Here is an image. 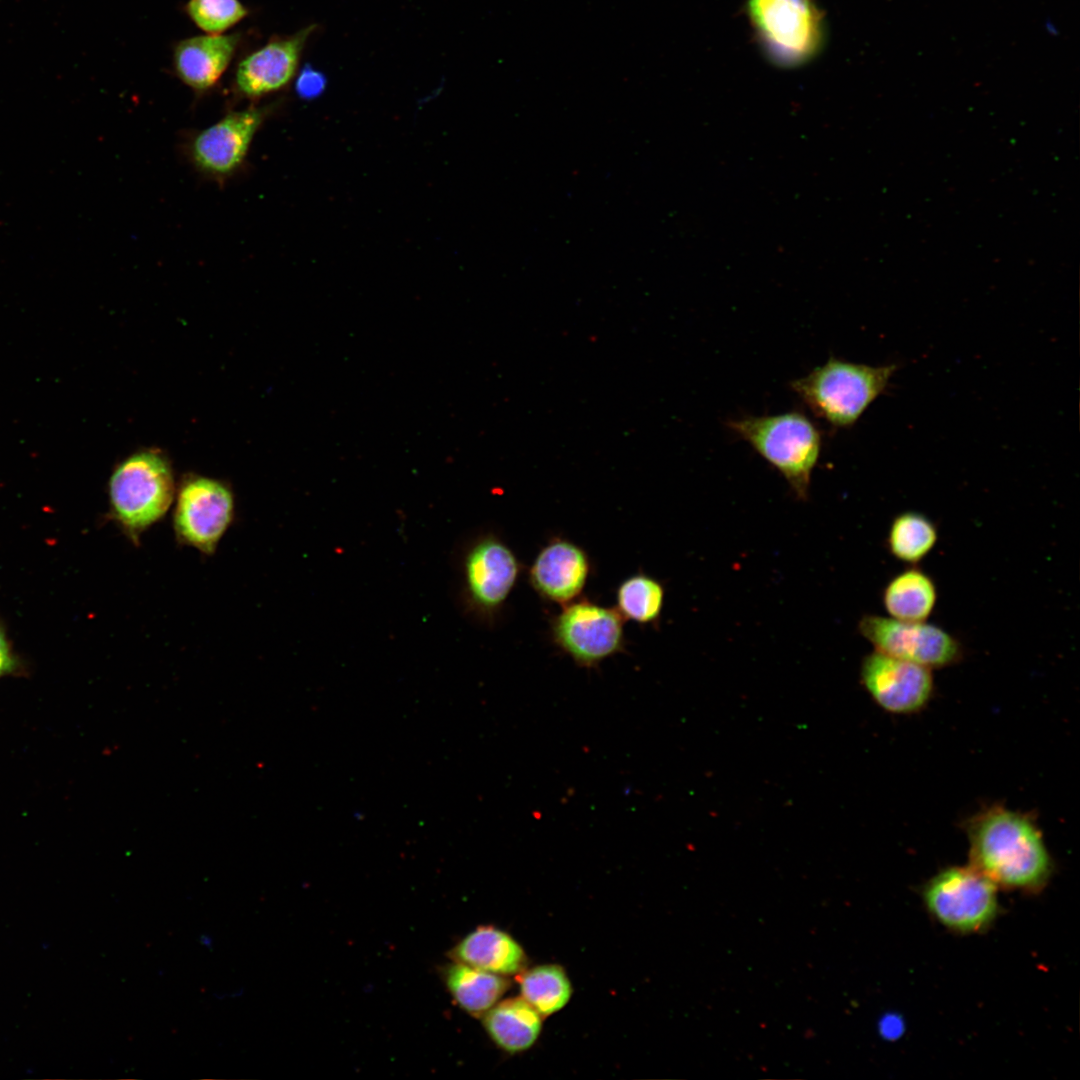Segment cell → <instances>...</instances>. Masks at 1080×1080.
Here are the masks:
<instances>
[{"label":"cell","mask_w":1080,"mask_h":1080,"mask_svg":"<svg viewBox=\"0 0 1080 1080\" xmlns=\"http://www.w3.org/2000/svg\"><path fill=\"white\" fill-rule=\"evenodd\" d=\"M326 86L325 76L318 70L306 65L296 80V91L304 99L319 96Z\"/></svg>","instance_id":"25"},{"label":"cell","mask_w":1080,"mask_h":1080,"mask_svg":"<svg viewBox=\"0 0 1080 1080\" xmlns=\"http://www.w3.org/2000/svg\"><path fill=\"white\" fill-rule=\"evenodd\" d=\"M443 976L455 1002L473 1017H482L510 987L503 975L455 961L446 966Z\"/></svg>","instance_id":"18"},{"label":"cell","mask_w":1080,"mask_h":1080,"mask_svg":"<svg viewBox=\"0 0 1080 1080\" xmlns=\"http://www.w3.org/2000/svg\"><path fill=\"white\" fill-rule=\"evenodd\" d=\"M967 832L971 866L996 886L1033 891L1047 882L1051 858L1030 817L994 806L973 817Z\"/></svg>","instance_id":"1"},{"label":"cell","mask_w":1080,"mask_h":1080,"mask_svg":"<svg viewBox=\"0 0 1080 1080\" xmlns=\"http://www.w3.org/2000/svg\"><path fill=\"white\" fill-rule=\"evenodd\" d=\"M541 1015L522 997L497 1002L483 1016V1025L494 1043L515 1053L530 1048L542 1026Z\"/></svg>","instance_id":"17"},{"label":"cell","mask_w":1080,"mask_h":1080,"mask_svg":"<svg viewBox=\"0 0 1080 1080\" xmlns=\"http://www.w3.org/2000/svg\"><path fill=\"white\" fill-rule=\"evenodd\" d=\"M747 12L763 51L778 66L805 64L823 47L824 20L814 0H748Z\"/></svg>","instance_id":"5"},{"label":"cell","mask_w":1080,"mask_h":1080,"mask_svg":"<svg viewBox=\"0 0 1080 1080\" xmlns=\"http://www.w3.org/2000/svg\"><path fill=\"white\" fill-rule=\"evenodd\" d=\"M239 41V34H208L181 40L173 52L177 76L198 92L212 88L229 66Z\"/></svg>","instance_id":"15"},{"label":"cell","mask_w":1080,"mask_h":1080,"mask_svg":"<svg viewBox=\"0 0 1080 1080\" xmlns=\"http://www.w3.org/2000/svg\"><path fill=\"white\" fill-rule=\"evenodd\" d=\"M937 540V526L928 516L921 512L905 511L893 518L886 545L894 558L915 565L931 552Z\"/></svg>","instance_id":"20"},{"label":"cell","mask_w":1080,"mask_h":1080,"mask_svg":"<svg viewBox=\"0 0 1080 1080\" xmlns=\"http://www.w3.org/2000/svg\"><path fill=\"white\" fill-rule=\"evenodd\" d=\"M266 116L265 108L230 112L196 134L189 152L194 165L215 179H225L243 164L256 132Z\"/></svg>","instance_id":"11"},{"label":"cell","mask_w":1080,"mask_h":1080,"mask_svg":"<svg viewBox=\"0 0 1080 1080\" xmlns=\"http://www.w3.org/2000/svg\"><path fill=\"white\" fill-rule=\"evenodd\" d=\"M185 10L194 24L208 34H222L248 13L239 0H189Z\"/></svg>","instance_id":"23"},{"label":"cell","mask_w":1080,"mask_h":1080,"mask_svg":"<svg viewBox=\"0 0 1080 1080\" xmlns=\"http://www.w3.org/2000/svg\"><path fill=\"white\" fill-rule=\"evenodd\" d=\"M521 997L542 1017L562 1009L572 993L570 981L558 965H540L522 972Z\"/></svg>","instance_id":"22"},{"label":"cell","mask_w":1080,"mask_h":1080,"mask_svg":"<svg viewBox=\"0 0 1080 1080\" xmlns=\"http://www.w3.org/2000/svg\"><path fill=\"white\" fill-rule=\"evenodd\" d=\"M664 598L663 584L639 571L618 585L615 608L624 620L641 625L655 624L661 616Z\"/></svg>","instance_id":"21"},{"label":"cell","mask_w":1080,"mask_h":1080,"mask_svg":"<svg viewBox=\"0 0 1080 1080\" xmlns=\"http://www.w3.org/2000/svg\"><path fill=\"white\" fill-rule=\"evenodd\" d=\"M897 366H869L830 357L790 387L818 418L835 429L853 426L887 388Z\"/></svg>","instance_id":"2"},{"label":"cell","mask_w":1080,"mask_h":1080,"mask_svg":"<svg viewBox=\"0 0 1080 1080\" xmlns=\"http://www.w3.org/2000/svg\"><path fill=\"white\" fill-rule=\"evenodd\" d=\"M235 502L223 482L204 476L185 478L176 494L172 517L180 544L211 555L231 526Z\"/></svg>","instance_id":"8"},{"label":"cell","mask_w":1080,"mask_h":1080,"mask_svg":"<svg viewBox=\"0 0 1080 1080\" xmlns=\"http://www.w3.org/2000/svg\"><path fill=\"white\" fill-rule=\"evenodd\" d=\"M591 573L586 550L564 537L551 538L528 569V580L544 601L565 605L577 599Z\"/></svg>","instance_id":"13"},{"label":"cell","mask_w":1080,"mask_h":1080,"mask_svg":"<svg viewBox=\"0 0 1080 1080\" xmlns=\"http://www.w3.org/2000/svg\"><path fill=\"white\" fill-rule=\"evenodd\" d=\"M858 631L875 651L930 669L956 664L964 655L958 638L925 621H902L867 614L860 619Z\"/></svg>","instance_id":"9"},{"label":"cell","mask_w":1080,"mask_h":1080,"mask_svg":"<svg viewBox=\"0 0 1080 1080\" xmlns=\"http://www.w3.org/2000/svg\"><path fill=\"white\" fill-rule=\"evenodd\" d=\"M455 961L499 975L522 973L527 957L522 947L506 932L480 926L462 938L450 951Z\"/></svg>","instance_id":"16"},{"label":"cell","mask_w":1080,"mask_h":1080,"mask_svg":"<svg viewBox=\"0 0 1080 1080\" xmlns=\"http://www.w3.org/2000/svg\"><path fill=\"white\" fill-rule=\"evenodd\" d=\"M315 26L293 35L274 38L238 65L235 84L239 93L256 98L284 87L294 76L302 50Z\"/></svg>","instance_id":"14"},{"label":"cell","mask_w":1080,"mask_h":1080,"mask_svg":"<svg viewBox=\"0 0 1080 1080\" xmlns=\"http://www.w3.org/2000/svg\"><path fill=\"white\" fill-rule=\"evenodd\" d=\"M937 597L933 578L917 567L896 574L882 592L883 606L890 617L912 622L926 621Z\"/></svg>","instance_id":"19"},{"label":"cell","mask_w":1080,"mask_h":1080,"mask_svg":"<svg viewBox=\"0 0 1080 1080\" xmlns=\"http://www.w3.org/2000/svg\"><path fill=\"white\" fill-rule=\"evenodd\" d=\"M923 898L938 922L962 933L986 927L998 910L997 886L971 865L938 873L926 885Z\"/></svg>","instance_id":"7"},{"label":"cell","mask_w":1080,"mask_h":1080,"mask_svg":"<svg viewBox=\"0 0 1080 1080\" xmlns=\"http://www.w3.org/2000/svg\"><path fill=\"white\" fill-rule=\"evenodd\" d=\"M27 672V663L15 650L6 624L0 617V679L7 676H24Z\"/></svg>","instance_id":"24"},{"label":"cell","mask_w":1080,"mask_h":1080,"mask_svg":"<svg viewBox=\"0 0 1080 1080\" xmlns=\"http://www.w3.org/2000/svg\"><path fill=\"white\" fill-rule=\"evenodd\" d=\"M175 496L170 464L160 453H135L113 470L108 482V516L135 545L160 521Z\"/></svg>","instance_id":"3"},{"label":"cell","mask_w":1080,"mask_h":1080,"mask_svg":"<svg viewBox=\"0 0 1080 1080\" xmlns=\"http://www.w3.org/2000/svg\"><path fill=\"white\" fill-rule=\"evenodd\" d=\"M624 621L615 607L577 598L552 617L551 639L577 666L592 669L624 651Z\"/></svg>","instance_id":"6"},{"label":"cell","mask_w":1080,"mask_h":1080,"mask_svg":"<svg viewBox=\"0 0 1080 1080\" xmlns=\"http://www.w3.org/2000/svg\"><path fill=\"white\" fill-rule=\"evenodd\" d=\"M465 599L484 619L502 610L522 571V564L502 538L487 533L466 549L462 564Z\"/></svg>","instance_id":"10"},{"label":"cell","mask_w":1080,"mask_h":1080,"mask_svg":"<svg viewBox=\"0 0 1080 1080\" xmlns=\"http://www.w3.org/2000/svg\"><path fill=\"white\" fill-rule=\"evenodd\" d=\"M727 426L782 474L799 499H807L822 448L821 431L810 418L791 411L745 416Z\"/></svg>","instance_id":"4"},{"label":"cell","mask_w":1080,"mask_h":1080,"mask_svg":"<svg viewBox=\"0 0 1080 1080\" xmlns=\"http://www.w3.org/2000/svg\"><path fill=\"white\" fill-rule=\"evenodd\" d=\"M861 680L877 704L896 714L920 710L934 689L930 668L878 651L864 657Z\"/></svg>","instance_id":"12"}]
</instances>
